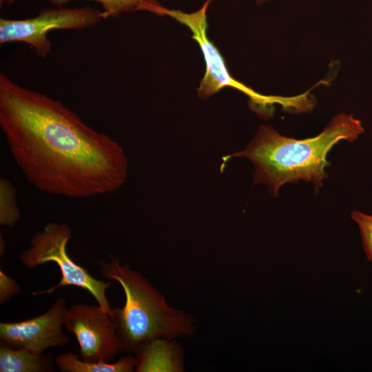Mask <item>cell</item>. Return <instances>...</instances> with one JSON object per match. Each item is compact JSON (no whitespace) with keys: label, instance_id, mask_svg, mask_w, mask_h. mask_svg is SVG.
Returning a JSON list of instances; mask_svg holds the SVG:
<instances>
[{"label":"cell","instance_id":"cell-1","mask_svg":"<svg viewBox=\"0 0 372 372\" xmlns=\"http://www.w3.org/2000/svg\"><path fill=\"white\" fill-rule=\"evenodd\" d=\"M0 127L26 180L43 192L84 198L112 193L126 180L127 158L117 141L60 101L3 74Z\"/></svg>","mask_w":372,"mask_h":372},{"label":"cell","instance_id":"cell-2","mask_svg":"<svg viewBox=\"0 0 372 372\" xmlns=\"http://www.w3.org/2000/svg\"><path fill=\"white\" fill-rule=\"evenodd\" d=\"M363 132L360 121L345 114L335 116L319 135L303 140L282 136L272 127L262 125L245 149L230 157L249 158L256 169L254 184H265L276 197L286 183L303 180L316 187L322 186L327 177L324 169L330 165L327 160L329 150L341 140L354 141Z\"/></svg>","mask_w":372,"mask_h":372},{"label":"cell","instance_id":"cell-3","mask_svg":"<svg viewBox=\"0 0 372 372\" xmlns=\"http://www.w3.org/2000/svg\"><path fill=\"white\" fill-rule=\"evenodd\" d=\"M110 261L99 263L102 276L118 282L123 289V307L112 309L110 316L121 344V352L134 353L151 340L191 336L196 331L193 316L170 307L163 294L140 272L123 265L110 255Z\"/></svg>","mask_w":372,"mask_h":372},{"label":"cell","instance_id":"cell-4","mask_svg":"<svg viewBox=\"0 0 372 372\" xmlns=\"http://www.w3.org/2000/svg\"><path fill=\"white\" fill-rule=\"evenodd\" d=\"M72 238V230L65 223L50 222L30 240V246L23 251L19 259L23 266L34 269L54 262L59 267L61 278L57 285L45 290L33 291L32 296L50 294L61 287L74 286L88 291L97 304L112 315V309L106 296L110 282L99 280L88 270L76 264L67 253V245Z\"/></svg>","mask_w":372,"mask_h":372},{"label":"cell","instance_id":"cell-5","mask_svg":"<svg viewBox=\"0 0 372 372\" xmlns=\"http://www.w3.org/2000/svg\"><path fill=\"white\" fill-rule=\"evenodd\" d=\"M211 1V0H206L198 10L192 13L167 8L165 12V15L174 18L189 28L192 32V39L196 41L201 49L206 70L198 88V96L206 99L223 87H231L247 94L250 99L252 107L257 112L269 114L273 105L276 103L280 104L285 108L298 110L302 105L300 95L292 97L262 95L231 76L219 50L207 37V10Z\"/></svg>","mask_w":372,"mask_h":372},{"label":"cell","instance_id":"cell-6","mask_svg":"<svg viewBox=\"0 0 372 372\" xmlns=\"http://www.w3.org/2000/svg\"><path fill=\"white\" fill-rule=\"evenodd\" d=\"M102 19V12L90 6L43 8L36 17L24 19L1 18L0 43H25L39 57L44 59L51 50L48 32L52 30H81L97 25Z\"/></svg>","mask_w":372,"mask_h":372},{"label":"cell","instance_id":"cell-7","mask_svg":"<svg viewBox=\"0 0 372 372\" xmlns=\"http://www.w3.org/2000/svg\"><path fill=\"white\" fill-rule=\"evenodd\" d=\"M63 326L76 338L81 360L111 362L121 352V344L110 314L98 304H74L68 309Z\"/></svg>","mask_w":372,"mask_h":372},{"label":"cell","instance_id":"cell-8","mask_svg":"<svg viewBox=\"0 0 372 372\" xmlns=\"http://www.w3.org/2000/svg\"><path fill=\"white\" fill-rule=\"evenodd\" d=\"M68 308L64 297H57L43 313L28 320L0 323L1 342L15 349H26L41 353L70 341L63 331Z\"/></svg>","mask_w":372,"mask_h":372},{"label":"cell","instance_id":"cell-9","mask_svg":"<svg viewBox=\"0 0 372 372\" xmlns=\"http://www.w3.org/2000/svg\"><path fill=\"white\" fill-rule=\"evenodd\" d=\"M174 339L158 338L146 342L135 353V371H183L180 349Z\"/></svg>","mask_w":372,"mask_h":372},{"label":"cell","instance_id":"cell-10","mask_svg":"<svg viewBox=\"0 0 372 372\" xmlns=\"http://www.w3.org/2000/svg\"><path fill=\"white\" fill-rule=\"evenodd\" d=\"M53 358L26 349H15L0 342L1 372H52Z\"/></svg>","mask_w":372,"mask_h":372},{"label":"cell","instance_id":"cell-11","mask_svg":"<svg viewBox=\"0 0 372 372\" xmlns=\"http://www.w3.org/2000/svg\"><path fill=\"white\" fill-rule=\"evenodd\" d=\"M54 361L62 372H132L136 366V358L132 354L114 362H87L80 360L77 355L68 352L58 355Z\"/></svg>","mask_w":372,"mask_h":372},{"label":"cell","instance_id":"cell-12","mask_svg":"<svg viewBox=\"0 0 372 372\" xmlns=\"http://www.w3.org/2000/svg\"><path fill=\"white\" fill-rule=\"evenodd\" d=\"M54 6H63L73 0H47ZM99 3L102 8L103 19L116 17L123 12L133 11H147L152 14L163 16L166 8L158 0H90Z\"/></svg>","mask_w":372,"mask_h":372},{"label":"cell","instance_id":"cell-13","mask_svg":"<svg viewBox=\"0 0 372 372\" xmlns=\"http://www.w3.org/2000/svg\"><path fill=\"white\" fill-rule=\"evenodd\" d=\"M21 217L17 203L15 187L7 178L0 180V224L9 227H14Z\"/></svg>","mask_w":372,"mask_h":372},{"label":"cell","instance_id":"cell-14","mask_svg":"<svg viewBox=\"0 0 372 372\" xmlns=\"http://www.w3.org/2000/svg\"><path fill=\"white\" fill-rule=\"evenodd\" d=\"M351 218L360 227L366 258L372 262V215L354 211Z\"/></svg>","mask_w":372,"mask_h":372},{"label":"cell","instance_id":"cell-15","mask_svg":"<svg viewBox=\"0 0 372 372\" xmlns=\"http://www.w3.org/2000/svg\"><path fill=\"white\" fill-rule=\"evenodd\" d=\"M20 287L12 278L0 271V304H3L19 293Z\"/></svg>","mask_w":372,"mask_h":372},{"label":"cell","instance_id":"cell-16","mask_svg":"<svg viewBox=\"0 0 372 372\" xmlns=\"http://www.w3.org/2000/svg\"><path fill=\"white\" fill-rule=\"evenodd\" d=\"M267 0H256V3L258 4H261V3H265V1H267Z\"/></svg>","mask_w":372,"mask_h":372}]
</instances>
